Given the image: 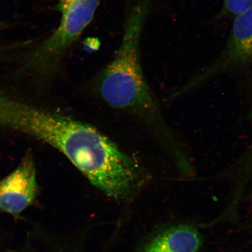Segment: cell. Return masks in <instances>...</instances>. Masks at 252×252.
Here are the masks:
<instances>
[{
  "label": "cell",
  "mask_w": 252,
  "mask_h": 252,
  "mask_svg": "<svg viewBox=\"0 0 252 252\" xmlns=\"http://www.w3.org/2000/svg\"><path fill=\"white\" fill-rule=\"evenodd\" d=\"M153 0H134L125 15L121 42L97 78L103 99L113 108L130 110L143 120L167 156L184 152L187 142L163 116L141 64L142 34Z\"/></svg>",
  "instance_id": "1"
},
{
  "label": "cell",
  "mask_w": 252,
  "mask_h": 252,
  "mask_svg": "<svg viewBox=\"0 0 252 252\" xmlns=\"http://www.w3.org/2000/svg\"><path fill=\"white\" fill-rule=\"evenodd\" d=\"M35 139L67 157L94 187L108 196L125 199L147 179L136 160L96 129L43 109Z\"/></svg>",
  "instance_id": "2"
},
{
  "label": "cell",
  "mask_w": 252,
  "mask_h": 252,
  "mask_svg": "<svg viewBox=\"0 0 252 252\" xmlns=\"http://www.w3.org/2000/svg\"><path fill=\"white\" fill-rule=\"evenodd\" d=\"M100 0H59L61 14L58 27L31 52L25 69L42 80L54 77L72 47L93 20Z\"/></svg>",
  "instance_id": "3"
},
{
  "label": "cell",
  "mask_w": 252,
  "mask_h": 252,
  "mask_svg": "<svg viewBox=\"0 0 252 252\" xmlns=\"http://www.w3.org/2000/svg\"><path fill=\"white\" fill-rule=\"evenodd\" d=\"M231 33L223 49L210 64L183 84L169 91L172 102L200 90L214 79L252 66V6L235 16Z\"/></svg>",
  "instance_id": "4"
},
{
  "label": "cell",
  "mask_w": 252,
  "mask_h": 252,
  "mask_svg": "<svg viewBox=\"0 0 252 252\" xmlns=\"http://www.w3.org/2000/svg\"><path fill=\"white\" fill-rule=\"evenodd\" d=\"M36 171L32 157L27 154L13 171L0 180V209L17 216L37 196Z\"/></svg>",
  "instance_id": "5"
},
{
  "label": "cell",
  "mask_w": 252,
  "mask_h": 252,
  "mask_svg": "<svg viewBox=\"0 0 252 252\" xmlns=\"http://www.w3.org/2000/svg\"><path fill=\"white\" fill-rule=\"evenodd\" d=\"M200 245V236L196 229L180 225L157 236L143 252H198Z\"/></svg>",
  "instance_id": "6"
},
{
  "label": "cell",
  "mask_w": 252,
  "mask_h": 252,
  "mask_svg": "<svg viewBox=\"0 0 252 252\" xmlns=\"http://www.w3.org/2000/svg\"><path fill=\"white\" fill-rule=\"evenodd\" d=\"M222 174L232 176L238 181L244 182L252 175V141L242 154Z\"/></svg>",
  "instance_id": "7"
},
{
  "label": "cell",
  "mask_w": 252,
  "mask_h": 252,
  "mask_svg": "<svg viewBox=\"0 0 252 252\" xmlns=\"http://www.w3.org/2000/svg\"><path fill=\"white\" fill-rule=\"evenodd\" d=\"M252 6V0H223L219 18L231 17L242 13Z\"/></svg>",
  "instance_id": "8"
},
{
  "label": "cell",
  "mask_w": 252,
  "mask_h": 252,
  "mask_svg": "<svg viewBox=\"0 0 252 252\" xmlns=\"http://www.w3.org/2000/svg\"><path fill=\"white\" fill-rule=\"evenodd\" d=\"M244 94L246 105L247 106L248 115L252 117V70L250 76L246 82Z\"/></svg>",
  "instance_id": "9"
}]
</instances>
